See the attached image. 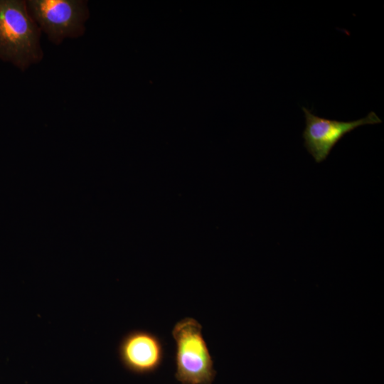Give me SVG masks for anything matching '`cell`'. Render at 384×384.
<instances>
[{
  "label": "cell",
  "mask_w": 384,
  "mask_h": 384,
  "mask_svg": "<svg viewBox=\"0 0 384 384\" xmlns=\"http://www.w3.org/2000/svg\"><path fill=\"white\" fill-rule=\"evenodd\" d=\"M171 335L176 343L175 378L181 384H212L216 371L201 324L193 318H183L176 323Z\"/></svg>",
  "instance_id": "2"
},
{
  "label": "cell",
  "mask_w": 384,
  "mask_h": 384,
  "mask_svg": "<svg viewBox=\"0 0 384 384\" xmlns=\"http://www.w3.org/2000/svg\"><path fill=\"white\" fill-rule=\"evenodd\" d=\"M28 11L41 32L55 45L66 38H76L85 31L89 18L85 0H28Z\"/></svg>",
  "instance_id": "3"
},
{
  "label": "cell",
  "mask_w": 384,
  "mask_h": 384,
  "mask_svg": "<svg viewBox=\"0 0 384 384\" xmlns=\"http://www.w3.org/2000/svg\"><path fill=\"white\" fill-rule=\"evenodd\" d=\"M302 110L306 124L302 134L304 145L316 163L324 161L336 144L357 127L382 122L374 112L363 118L344 122L319 117L304 107Z\"/></svg>",
  "instance_id": "4"
},
{
  "label": "cell",
  "mask_w": 384,
  "mask_h": 384,
  "mask_svg": "<svg viewBox=\"0 0 384 384\" xmlns=\"http://www.w3.org/2000/svg\"><path fill=\"white\" fill-rule=\"evenodd\" d=\"M41 30L31 16L26 1L0 0V59L21 71L43 58Z\"/></svg>",
  "instance_id": "1"
},
{
  "label": "cell",
  "mask_w": 384,
  "mask_h": 384,
  "mask_svg": "<svg viewBox=\"0 0 384 384\" xmlns=\"http://www.w3.org/2000/svg\"><path fill=\"white\" fill-rule=\"evenodd\" d=\"M164 354L161 339L145 330L129 331L123 336L118 346L122 364L136 374H149L157 370L163 363Z\"/></svg>",
  "instance_id": "5"
}]
</instances>
